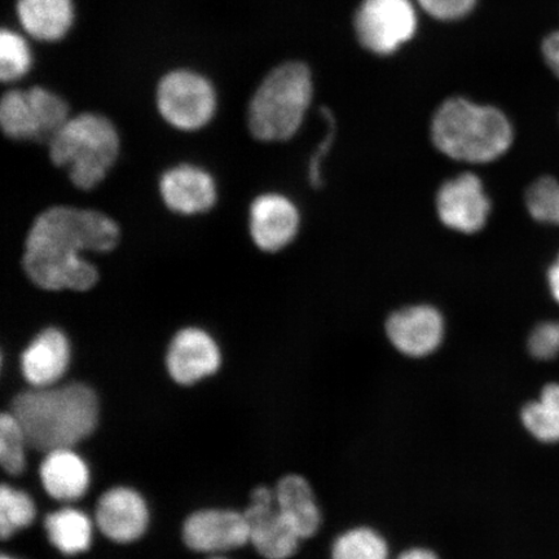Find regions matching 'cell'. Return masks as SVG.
Returning <instances> with one entry per match:
<instances>
[{
	"instance_id": "cell-14",
	"label": "cell",
	"mask_w": 559,
	"mask_h": 559,
	"mask_svg": "<svg viewBox=\"0 0 559 559\" xmlns=\"http://www.w3.org/2000/svg\"><path fill=\"white\" fill-rule=\"evenodd\" d=\"M386 333L391 344L412 358L435 353L444 337V319L435 307H405L388 319Z\"/></svg>"
},
{
	"instance_id": "cell-6",
	"label": "cell",
	"mask_w": 559,
	"mask_h": 559,
	"mask_svg": "<svg viewBox=\"0 0 559 559\" xmlns=\"http://www.w3.org/2000/svg\"><path fill=\"white\" fill-rule=\"evenodd\" d=\"M69 105L45 87L10 90L0 100V126L16 142L50 143L69 120Z\"/></svg>"
},
{
	"instance_id": "cell-31",
	"label": "cell",
	"mask_w": 559,
	"mask_h": 559,
	"mask_svg": "<svg viewBox=\"0 0 559 559\" xmlns=\"http://www.w3.org/2000/svg\"><path fill=\"white\" fill-rule=\"evenodd\" d=\"M542 50L545 62L559 79V32L551 33L544 39Z\"/></svg>"
},
{
	"instance_id": "cell-19",
	"label": "cell",
	"mask_w": 559,
	"mask_h": 559,
	"mask_svg": "<svg viewBox=\"0 0 559 559\" xmlns=\"http://www.w3.org/2000/svg\"><path fill=\"white\" fill-rule=\"evenodd\" d=\"M16 13L23 29L44 41L64 38L74 23L72 0H17Z\"/></svg>"
},
{
	"instance_id": "cell-9",
	"label": "cell",
	"mask_w": 559,
	"mask_h": 559,
	"mask_svg": "<svg viewBox=\"0 0 559 559\" xmlns=\"http://www.w3.org/2000/svg\"><path fill=\"white\" fill-rule=\"evenodd\" d=\"M243 514L249 523L250 543L258 554L267 559H286L296 554L300 537L280 512L275 491L257 487Z\"/></svg>"
},
{
	"instance_id": "cell-26",
	"label": "cell",
	"mask_w": 559,
	"mask_h": 559,
	"mask_svg": "<svg viewBox=\"0 0 559 559\" xmlns=\"http://www.w3.org/2000/svg\"><path fill=\"white\" fill-rule=\"evenodd\" d=\"M27 440L15 415L4 412L0 416V464L5 473L17 475L25 467Z\"/></svg>"
},
{
	"instance_id": "cell-5",
	"label": "cell",
	"mask_w": 559,
	"mask_h": 559,
	"mask_svg": "<svg viewBox=\"0 0 559 559\" xmlns=\"http://www.w3.org/2000/svg\"><path fill=\"white\" fill-rule=\"evenodd\" d=\"M312 76L302 62L278 66L265 75L251 97L248 123L260 142H286L295 136L312 102Z\"/></svg>"
},
{
	"instance_id": "cell-33",
	"label": "cell",
	"mask_w": 559,
	"mask_h": 559,
	"mask_svg": "<svg viewBox=\"0 0 559 559\" xmlns=\"http://www.w3.org/2000/svg\"><path fill=\"white\" fill-rule=\"evenodd\" d=\"M396 559H438V557L428 549H409Z\"/></svg>"
},
{
	"instance_id": "cell-34",
	"label": "cell",
	"mask_w": 559,
	"mask_h": 559,
	"mask_svg": "<svg viewBox=\"0 0 559 559\" xmlns=\"http://www.w3.org/2000/svg\"><path fill=\"white\" fill-rule=\"evenodd\" d=\"M0 559H16V558H12V557H9V556H2V557H0Z\"/></svg>"
},
{
	"instance_id": "cell-20",
	"label": "cell",
	"mask_w": 559,
	"mask_h": 559,
	"mask_svg": "<svg viewBox=\"0 0 559 559\" xmlns=\"http://www.w3.org/2000/svg\"><path fill=\"white\" fill-rule=\"evenodd\" d=\"M276 504L300 539L317 534L321 523V513L312 488L300 475H286L275 489Z\"/></svg>"
},
{
	"instance_id": "cell-10",
	"label": "cell",
	"mask_w": 559,
	"mask_h": 559,
	"mask_svg": "<svg viewBox=\"0 0 559 559\" xmlns=\"http://www.w3.org/2000/svg\"><path fill=\"white\" fill-rule=\"evenodd\" d=\"M437 212L445 227L461 234H475L486 226L491 201L477 175L465 173L440 187Z\"/></svg>"
},
{
	"instance_id": "cell-32",
	"label": "cell",
	"mask_w": 559,
	"mask_h": 559,
	"mask_svg": "<svg viewBox=\"0 0 559 559\" xmlns=\"http://www.w3.org/2000/svg\"><path fill=\"white\" fill-rule=\"evenodd\" d=\"M548 285L551 297L559 305V254L548 270Z\"/></svg>"
},
{
	"instance_id": "cell-25",
	"label": "cell",
	"mask_w": 559,
	"mask_h": 559,
	"mask_svg": "<svg viewBox=\"0 0 559 559\" xmlns=\"http://www.w3.org/2000/svg\"><path fill=\"white\" fill-rule=\"evenodd\" d=\"M33 66L29 45L15 32L3 29L0 33V79L3 82H16L27 73Z\"/></svg>"
},
{
	"instance_id": "cell-16",
	"label": "cell",
	"mask_w": 559,
	"mask_h": 559,
	"mask_svg": "<svg viewBox=\"0 0 559 559\" xmlns=\"http://www.w3.org/2000/svg\"><path fill=\"white\" fill-rule=\"evenodd\" d=\"M150 514L142 496L134 489L117 487L105 492L96 508V523L111 542L132 543L143 536Z\"/></svg>"
},
{
	"instance_id": "cell-3",
	"label": "cell",
	"mask_w": 559,
	"mask_h": 559,
	"mask_svg": "<svg viewBox=\"0 0 559 559\" xmlns=\"http://www.w3.org/2000/svg\"><path fill=\"white\" fill-rule=\"evenodd\" d=\"M431 139L447 157L488 164L510 150L514 130L500 109L453 97L440 105L432 117Z\"/></svg>"
},
{
	"instance_id": "cell-21",
	"label": "cell",
	"mask_w": 559,
	"mask_h": 559,
	"mask_svg": "<svg viewBox=\"0 0 559 559\" xmlns=\"http://www.w3.org/2000/svg\"><path fill=\"white\" fill-rule=\"evenodd\" d=\"M48 539L62 555L83 554L93 542V523L81 510L66 508L46 516Z\"/></svg>"
},
{
	"instance_id": "cell-18",
	"label": "cell",
	"mask_w": 559,
	"mask_h": 559,
	"mask_svg": "<svg viewBox=\"0 0 559 559\" xmlns=\"http://www.w3.org/2000/svg\"><path fill=\"white\" fill-rule=\"evenodd\" d=\"M40 479L55 500L75 501L87 491L90 472L79 454L70 449H59L47 452L40 465Z\"/></svg>"
},
{
	"instance_id": "cell-17",
	"label": "cell",
	"mask_w": 559,
	"mask_h": 559,
	"mask_svg": "<svg viewBox=\"0 0 559 559\" xmlns=\"http://www.w3.org/2000/svg\"><path fill=\"white\" fill-rule=\"evenodd\" d=\"M70 344L64 332L47 328L39 332L21 355V370L34 388L53 386L66 374L70 362Z\"/></svg>"
},
{
	"instance_id": "cell-4",
	"label": "cell",
	"mask_w": 559,
	"mask_h": 559,
	"mask_svg": "<svg viewBox=\"0 0 559 559\" xmlns=\"http://www.w3.org/2000/svg\"><path fill=\"white\" fill-rule=\"evenodd\" d=\"M47 145L52 164L67 171L72 185L91 191L114 169L121 140L107 117L81 114L70 117Z\"/></svg>"
},
{
	"instance_id": "cell-27",
	"label": "cell",
	"mask_w": 559,
	"mask_h": 559,
	"mask_svg": "<svg viewBox=\"0 0 559 559\" xmlns=\"http://www.w3.org/2000/svg\"><path fill=\"white\" fill-rule=\"evenodd\" d=\"M526 206L535 221L559 227V180L554 177L535 180L528 187Z\"/></svg>"
},
{
	"instance_id": "cell-15",
	"label": "cell",
	"mask_w": 559,
	"mask_h": 559,
	"mask_svg": "<svg viewBox=\"0 0 559 559\" xmlns=\"http://www.w3.org/2000/svg\"><path fill=\"white\" fill-rule=\"evenodd\" d=\"M221 361V349L215 340L200 328L179 331L167 348V370L180 384H192L214 374Z\"/></svg>"
},
{
	"instance_id": "cell-29",
	"label": "cell",
	"mask_w": 559,
	"mask_h": 559,
	"mask_svg": "<svg viewBox=\"0 0 559 559\" xmlns=\"http://www.w3.org/2000/svg\"><path fill=\"white\" fill-rule=\"evenodd\" d=\"M417 3L430 16L451 21L466 16L477 0H417Z\"/></svg>"
},
{
	"instance_id": "cell-2",
	"label": "cell",
	"mask_w": 559,
	"mask_h": 559,
	"mask_svg": "<svg viewBox=\"0 0 559 559\" xmlns=\"http://www.w3.org/2000/svg\"><path fill=\"white\" fill-rule=\"evenodd\" d=\"M11 412L38 451L70 449L87 438L99 421V402L83 383L40 388L19 394Z\"/></svg>"
},
{
	"instance_id": "cell-35",
	"label": "cell",
	"mask_w": 559,
	"mask_h": 559,
	"mask_svg": "<svg viewBox=\"0 0 559 559\" xmlns=\"http://www.w3.org/2000/svg\"><path fill=\"white\" fill-rule=\"evenodd\" d=\"M213 559H225V558H213Z\"/></svg>"
},
{
	"instance_id": "cell-30",
	"label": "cell",
	"mask_w": 559,
	"mask_h": 559,
	"mask_svg": "<svg viewBox=\"0 0 559 559\" xmlns=\"http://www.w3.org/2000/svg\"><path fill=\"white\" fill-rule=\"evenodd\" d=\"M323 115L325 117L328 126H330V130H328V135L325 136L323 142H321L317 152L313 153V156L310 160L309 178L311 185L314 188L323 186V171H321V169H323L324 159L328 155V152H330L331 150V145H333L335 136V122L331 111L324 109Z\"/></svg>"
},
{
	"instance_id": "cell-7",
	"label": "cell",
	"mask_w": 559,
	"mask_h": 559,
	"mask_svg": "<svg viewBox=\"0 0 559 559\" xmlns=\"http://www.w3.org/2000/svg\"><path fill=\"white\" fill-rule=\"evenodd\" d=\"M157 109L174 129L194 132L212 122L216 105L213 83L190 69L173 70L157 86Z\"/></svg>"
},
{
	"instance_id": "cell-22",
	"label": "cell",
	"mask_w": 559,
	"mask_h": 559,
	"mask_svg": "<svg viewBox=\"0 0 559 559\" xmlns=\"http://www.w3.org/2000/svg\"><path fill=\"white\" fill-rule=\"evenodd\" d=\"M521 418L524 428L540 442H559V383L547 384L539 401L524 405Z\"/></svg>"
},
{
	"instance_id": "cell-23",
	"label": "cell",
	"mask_w": 559,
	"mask_h": 559,
	"mask_svg": "<svg viewBox=\"0 0 559 559\" xmlns=\"http://www.w3.org/2000/svg\"><path fill=\"white\" fill-rule=\"evenodd\" d=\"M332 559H389V547L376 531L354 528L334 542Z\"/></svg>"
},
{
	"instance_id": "cell-12",
	"label": "cell",
	"mask_w": 559,
	"mask_h": 559,
	"mask_svg": "<svg viewBox=\"0 0 559 559\" xmlns=\"http://www.w3.org/2000/svg\"><path fill=\"white\" fill-rule=\"evenodd\" d=\"M300 215L290 199L280 193H264L251 202L249 233L258 249L276 253L293 240L299 230Z\"/></svg>"
},
{
	"instance_id": "cell-1",
	"label": "cell",
	"mask_w": 559,
	"mask_h": 559,
	"mask_svg": "<svg viewBox=\"0 0 559 559\" xmlns=\"http://www.w3.org/2000/svg\"><path fill=\"white\" fill-rule=\"evenodd\" d=\"M120 241V226L107 214L72 206L48 207L27 233L23 269L41 290L87 292L99 283L100 275L83 253H109Z\"/></svg>"
},
{
	"instance_id": "cell-13",
	"label": "cell",
	"mask_w": 559,
	"mask_h": 559,
	"mask_svg": "<svg viewBox=\"0 0 559 559\" xmlns=\"http://www.w3.org/2000/svg\"><path fill=\"white\" fill-rule=\"evenodd\" d=\"M188 548L202 554H216L240 548L250 542L247 516L234 510H200L188 516L183 526Z\"/></svg>"
},
{
	"instance_id": "cell-24",
	"label": "cell",
	"mask_w": 559,
	"mask_h": 559,
	"mask_svg": "<svg viewBox=\"0 0 559 559\" xmlns=\"http://www.w3.org/2000/svg\"><path fill=\"white\" fill-rule=\"evenodd\" d=\"M35 519V506L29 495L3 485L0 488V535L7 540L32 524Z\"/></svg>"
},
{
	"instance_id": "cell-8",
	"label": "cell",
	"mask_w": 559,
	"mask_h": 559,
	"mask_svg": "<svg viewBox=\"0 0 559 559\" xmlns=\"http://www.w3.org/2000/svg\"><path fill=\"white\" fill-rule=\"evenodd\" d=\"M354 25L361 46L384 56L414 37L417 13L411 0H362Z\"/></svg>"
},
{
	"instance_id": "cell-28",
	"label": "cell",
	"mask_w": 559,
	"mask_h": 559,
	"mask_svg": "<svg viewBox=\"0 0 559 559\" xmlns=\"http://www.w3.org/2000/svg\"><path fill=\"white\" fill-rule=\"evenodd\" d=\"M528 352L537 360L549 361L559 356V321H545L528 338Z\"/></svg>"
},
{
	"instance_id": "cell-11",
	"label": "cell",
	"mask_w": 559,
	"mask_h": 559,
	"mask_svg": "<svg viewBox=\"0 0 559 559\" xmlns=\"http://www.w3.org/2000/svg\"><path fill=\"white\" fill-rule=\"evenodd\" d=\"M158 191L164 204L174 214H205L218 200L213 175L200 166L180 164L160 175Z\"/></svg>"
}]
</instances>
